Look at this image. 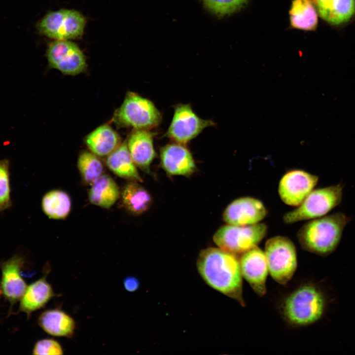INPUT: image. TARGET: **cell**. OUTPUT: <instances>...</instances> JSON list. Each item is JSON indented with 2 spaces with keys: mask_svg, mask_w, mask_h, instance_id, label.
<instances>
[{
  "mask_svg": "<svg viewBox=\"0 0 355 355\" xmlns=\"http://www.w3.org/2000/svg\"><path fill=\"white\" fill-rule=\"evenodd\" d=\"M213 125L214 123L211 120L199 118L189 105H179L175 107L166 135L176 142L184 144L196 137L205 128Z\"/></svg>",
  "mask_w": 355,
  "mask_h": 355,
  "instance_id": "30bf717a",
  "label": "cell"
},
{
  "mask_svg": "<svg viewBox=\"0 0 355 355\" xmlns=\"http://www.w3.org/2000/svg\"><path fill=\"white\" fill-rule=\"evenodd\" d=\"M33 355H63V348L61 344L53 339H43L37 341L35 344Z\"/></svg>",
  "mask_w": 355,
  "mask_h": 355,
  "instance_id": "f1b7e54d",
  "label": "cell"
},
{
  "mask_svg": "<svg viewBox=\"0 0 355 355\" xmlns=\"http://www.w3.org/2000/svg\"><path fill=\"white\" fill-rule=\"evenodd\" d=\"M320 17L334 26L349 22L355 15V0H313Z\"/></svg>",
  "mask_w": 355,
  "mask_h": 355,
  "instance_id": "ac0fdd59",
  "label": "cell"
},
{
  "mask_svg": "<svg viewBox=\"0 0 355 355\" xmlns=\"http://www.w3.org/2000/svg\"><path fill=\"white\" fill-rule=\"evenodd\" d=\"M119 194L114 180L109 176L102 174L91 184L89 199L95 205L109 209L117 200Z\"/></svg>",
  "mask_w": 355,
  "mask_h": 355,
  "instance_id": "7402d4cb",
  "label": "cell"
},
{
  "mask_svg": "<svg viewBox=\"0 0 355 355\" xmlns=\"http://www.w3.org/2000/svg\"><path fill=\"white\" fill-rule=\"evenodd\" d=\"M123 285L125 289L129 292H134L139 287V280L133 276L127 277L123 281Z\"/></svg>",
  "mask_w": 355,
  "mask_h": 355,
  "instance_id": "f546056e",
  "label": "cell"
},
{
  "mask_svg": "<svg viewBox=\"0 0 355 355\" xmlns=\"http://www.w3.org/2000/svg\"><path fill=\"white\" fill-rule=\"evenodd\" d=\"M10 185V161L0 160V213L10 209L13 206Z\"/></svg>",
  "mask_w": 355,
  "mask_h": 355,
  "instance_id": "4316f807",
  "label": "cell"
},
{
  "mask_svg": "<svg viewBox=\"0 0 355 355\" xmlns=\"http://www.w3.org/2000/svg\"><path fill=\"white\" fill-rule=\"evenodd\" d=\"M213 13L220 16L232 13L241 8L248 0H202Z\"/></svg>",
  "mask_w": 355,
  "mask_h": 355,
  "instance_id": "83f0119b",
  "label": "cell"
},
{
  "mask_svg": "<svg viewBox=\"0 0 355 355\" xmlns=\"http://www.w3.org/2000/svg\"><path fill=\"white\" fill-rule=\"evenodd\" d=\"M267 213L261 201L251 197H243L228 205L223 212V218L227 224L248 225L259 223Z\"/></svg>",
  "mask_w": 355,
  "mask_h": 355,
  "instance_id": "5bb4252c",
  "label": "cell"
},
{
  "mask_svg": "<svg viewBox=\"0 0 355 355\" xmlns=\"http://www.w3.org/2000/svg\"><path fill=\"white\" fill-rule=\"evenodd\" d=\"M46 56L49 66L64 74L77 75L87 68L83 52L70 40H54L51 42L47 46Z\"/></svg>",
  "mask_w": 355,
  "mask_h": 355,
  "instance_id": "9c48e42d",
  "label": "cell"
},
{
  "mask_svg": "<svg viewBox=\"0 0 355 355\" xmlns=\"http://www.w3.org/2000/svg\"><path fill=\"white\" fill-rule=\"evenodd\" d=\"M198 271L212 288L237 301L246 303L243 294V276L237 255L220 248H209L200 252Z\"/></svg>",
  "mask_w": 355,
  "mask_h": 355,
  "instance_id": "6da1fadb",
  "label": "cell"
},
{
  "mask_svg": "<svg viewBox=\"0 0 355 355\" xmlns=\"http://www.w3.org/2000/svg\"><path fill=\"white\" fill-rule=\"evenodd\" d=\"M153 134L148 130L135 129L130 135L127 144L136 166L149 172L155 152L153 144Z\"/></svg>",
  "mask_w": 355,
  "mask_h": 355,
  "instance_id": "2e32d148",
  "label": "cell"
},
{
  "mask_svg": "<svg viewBox=\"0 0 355 355\" xmlns=\"http://www.w3.org/2000/svg\"><path fill=\"white\" fill-rule=\"evenodd\" d=\"M343 188L340 183L313 190L297 208L284 215V222L291 224L326 215L342 202Z\"/></svg>",
  "mask_w": 355,
  "mask_h": 355,
  "instance_id": "277c9868",
  "label": "cell"
},
{
  "mask_svg": "<svg viewBox=\"0 0 355 355\" xmlns=\"http://www.w3.org/2000/svg\"><path fill=\"white\" fill-rule=\"evenodd\" d=\"M106 163L110 170L122 178L142 181L126 142L120 144L107 156Z\"/></svg>",
  "mask_w": 355,
  "mask_h": 355,
  "instance_id": "44dd1931",
  "label": "cell"
},
{
  "mask_svg": "<svg viewBox=\"0 0 355 355\" xmlns=\"http://www.w3.org/2000/svg\"><path fill=\"white\" fill-rule=\"evenodd\" d=\"M264 253L271 277L278 284L286 285L293 277L297 265L293 243L285 236L272 237L266 242Z\"/></svg>",
  "mask_w": 355,
  "mask_h": 355,
  "instance_id": "52a82bcc",
  "label": "cell"
},
{
  "mask_svg": "<svg viewBox=\"0 0 355 355\" xmlns=\"http://www.w3.org/2000/svg\"><path fill=\"white\" fill-rule=\"evenodd\" d=\"M1 293H1V289H0V294H1Z\"/></svg>",
  "mask_w": 355,
  "mask_h": 355,
  "instance_id": "4dcf8cb0",
  "label": "cell"
},
{
  "mask_svg": "<svg viewBox=\"0 0 355 355\" xmlns=\"http://www.w3.org/2000/svg\"><path fill=\"white\" fill-rule=\"evenodd\" d=\"M37 323L44 331L56 337H72L76 326L71 317L58 309L42 312L38 317Z\"/></svg>",
  "mask_w": 355,
  "mask_h": 355,
  "instance_id": "d6986e66",
  "label": "cell"
},
{
  "mask_svg": "<svg viewBox=\"0 0 355 355\" xmlns=\"http://www.w3.org/2000/svg\"><path fill=\"white\" fill-rule=\"evenodd\" d=\"M77 166L84 180L91 185L102 175L104 169L97 155L88 151H84L79 155Z\"/></svg>",
  "mask_w": 355,
  "mask_h": 355,
  "instance_id": "484cf974",
  "label": "cell"
},
{
  "mask_svg": "<svg viewBox=\"0 0 355 355\" xmlns=\"http://www.w3.org/2000/svg\"><path fill=\"white\" fill-rule=\"evenodd\" d=\"M330 299L320 286L305 284L295 289L284 299L282 311L289 324L297 326L312 324L326 313Z\"/></svg>",
  "mask_w": 355,
  "mask_h": 355,
  "instance_id": "3957f363",
  "label": "cell"
},
{
  "mask_svg": "<svg viewBox=\"0 0 355 355\" xmlns=\"http://www.w3.org/2000/svg\"><path fill=\"white\" fill-rule=\"evenodd\" d=\"M71 205V200L68 194L59 190L48 192L41 200L43 213L49 218L54 219L66 218L70 212Z\"/></svg>",
  "mask_w": 355,
  "mask_h": 355,
  "instance_id": "d4e9b609",
  "label": "cell"
},
{
  "mask_svg": "<svg viewBox=\"0 0 355 355\" xmlns=\"http://www.w3.org/2000/svg\"><path fill=\"white\" fill-rule=\"evenodd\" d=\"M267 226L258 223L248 225L227 224L220 227L213 240L219 248L235 255H241L257 245L266 236Z\"/></svg>",
  "mask_w": 355,
  "mask_h": 355,
  "instance_id": "ba28073f",
  "label": "cell"
},
{
  "mask_svg": "<svg viewBox=\"0 0 355 355\" xmlns=\"http://www.w3.org/2000/svg\"><path fill=\"white\" fill-rule=\"evenodd\" d=\"M160 159L163 168L170 175L189 176L195 169L191 153L179 143L168 144L162 147Z\"/></svg>",
  "mask_w": 355,
  "mask_h": 355,
  "instance_id": "9a60e30c",
  "label": "cell"
},
{
  "mask_svg": "<svg viewBox=\"0 0 355 355\" xmlns=\"http://www.w3.org/2000/svg\"><path fill=\"white\" fill-rule=\"evenodd\" d=\"M239 262L243 277L258 295L264 296L269 273L264 252L257 246L253 247L241 254Z\"/></svg>",
  "mask_w": 355,
  "mask_h": 355,
  "instance_id": "4fadbf2b",
  "label": "cell"
},
{
  "mask_svg": "<svg viewBox=\"0 0 355 355\" xmlns=\"http://www.w3.org/2000/svg\"><path fill=\"white\" fill-rule=\"evenodd\" d=\"M46 276L45 274L27 286L20 300L19 311L26 313L28 317L32 313L44 307L55 295Z\"/></svg>",
  "mask_w": 355,
  "mask_h": 355,
  "instance_id": "e0dca14e",
  "label": "cell"
},
{
  "mask_svg": "<svg viewBox=\"0 0 355 355\" xmlns=\"http://www.w3.org/2000/svg\"><path fill=\"white\" fill-rule=\"evenodd\" d=\"M122 199L125 208L135 214L145 212L152 202L150 194L136 181L128 183L124 187Z\"/></svg>",
  "mask_w": 355,
  "mask_h": 355,
  "instance_id": "cb8c5ba5",
  "label": "cell"
},
{
  "mask_svg": "<svg viewBox=\"0 0 355 355\" xmlns=\"http://www.w3.org/2000/svg\"><path fill=\"white\" fill-rule=\"evenodd\" d=\"M25 263V257L19 253L0 262V289L2 294L10 304L9 313L13 305L20 300L27 287L21 275Z\"/></svg>",
  "mask_w": 355,
  "mask_h": 355,
  "instance_id": "7c38bea8",
  "label": "cell"
},
{
  "mask_svg": "<svg viewBox=\"0 0 355 355\" xmlns=\"http://www.w3.org/2000/svg\"><path fill=\"white\" fill-rule=\"evenodd\" d=\"M86 20L79 11L61 9L50 11L36 23L37 33L54 40H73L83 35Z\"/></svg>",
  "mask_w": 355,
  "mask_h": 355,
  "instance_id": "5b68a950",
  "label": "cell"
},
{
  "mask_svg": "<svg viewBox=\"0 0 355 355\" xmlns=\"http://www.w3.org/2000/svg\"><path fill=\"white\" fill-rule=\"evenodd\" d=\"M319 181V177L300 170H291L282 178L278 193L286 205L299 206L312 191Z\"/></svg>",
  "mask_w": 355,
  "mask_h": 355,
  "instance_id": "8fae6325",
  "label": "cell"
},
{
  "mask_svg": "<svg viewBox=\"0 0 355 355\" xmlns=\"http://www.w3.org/2000/svg\"><path fill=\"white\" fill-rule=\"evenodd\" d=\"M161 118L160 112L152 102L132 92L127 93L114 117L119 126L143 130L157 126Z\"/></svg>",
  "mask_w": 355,
  "mask_h": 355,
  "instance_id": "8992f818",
  "label": "cell"
},
{
  "mask_svg": "<svg viewBox=\"0 0 355 355\" xmlns=\"http://www.w3.org/2000/svg\"><path fill=\"white\" fill-rule=\"evenodd\" d=\"M317 10L313 0H293L289 11L291 26L302 30H315L318 25Z\"/></svg>",
  "mask_w": 355,
  "mask_h": 355,
  "instance_id": "603a6c76",
  "label": "cell"
},
{
  "mask_svg": "<svg viewBox=\"0 0 355 355\" xmlns=\"http://www.w3.org/2000/svg\"><path fill=\"white\" fill-rule=\"evenodd\" d=\"M351 219L350 216L342 212L311 219L298 230V242L304 250L327 256L338 247L343 231Z\"/></svg>",
  "mask_w": 355,
  "mask_h": 355,
  "instance_id": "7a4b0ae2",
  "label": "cell"
},
{
  "mask_svg": "<svg viewBox=\"0 0 355 355\" xmlns=\"http://www.w3.org/2000/svg\"><path fill=\"white\" fill-rule=\"evenodd\" d=\"M85 142L91 152L99 156L108 155L120 144L119 135L109 125H101L85 138Z\"/></svg>",
  "mask_w": 355,
  "mask_h": 355,
  "instance_id": "ffe728a7",
  "label": "cell"
}]
</instances>
